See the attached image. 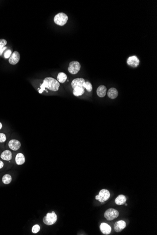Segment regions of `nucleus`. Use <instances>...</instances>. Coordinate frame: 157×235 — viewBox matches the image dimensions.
Segmentation results:
<instances>
[{"mask_svg": "<svg viewBox=\"0 0 157 235\" xmlns=\"http://www.w3.org/2000/svg\"><path fill=\"white\" fill-rule=\"evenodd\" d=\"M40 230V226H39V225H35L32 228V232L34 233V234H36V233H37L38 232H39Z\"/></svg>", "mask_w": 157, "mask_h": 235, "instance_id": "4be33fe9", "label": "nucleus"}, {"mask_svg": "<svg viewBox=\"0 0 157 235\" xmlns=\"http://www.w3.org/2000/svg\"><path fill=\"white\" fill-rule=\"evenodd\" d=\"M2 127H3V125H2V123L0 122V129L2 128Z\"/></svg>", "mask_w": 157, "mask_h": 235, "instance_id": "cd10ccee", "label": "nucleus"}, {"mask_svg": "<svg viewBox=\"0 0 157 235\" xmlns=\"http://www.w3.org/2000/svg\"><path fill=\"white\" fill-rule=\"evenodd\" d=\"M9 147L12 150L17 151L20 148L21 143L19 140L12 139L9 142Z\"/></svg>", "mask_w": 157, "mask_h": 235, "instance_id": "9b49d317", "label": "nucleus"}, {"mask_svg": "<svg viewBox=\"0 0 157 235\" xmlns=\"http://www.w3.org/2000/svg\"><path fill=\"white\" fill-rule=\"evenodd\" d=\"M6 140V137L4 133H0V143L4 142Z\"/></svg>", "mask_w": 157, "mask_h": 235, "instance_id": "b1692460", "label": "nucleus"}, {"mask_svg": "<svg viewBox=\"0 0 157 235\" xmlns=\"http://www.w3.org/2000/svg\"><path fill=\"white\" fill-rule=\"evenodd\" d=\"M100 230L104 235H109L112 231V228L107 223H102L100 226Z\"/></svg>", "mask_w": 157, "mask_h": 235, "instance_id": "f8f14e48", "label": "nucleus"}, {"mask_svg": "<svg viewBox=\"0 0 157 235\" xmlns=\"http://www.w3.org/2000/svg\"><path fill=\"white\" fill-rule=\"evenodd\" d=\"M25 157L23 153H17L16 156V163L18 165H22L25 162Z\"/></svg>", "mask_w": 157, "mask_h": 235, "instance_id": "2eb2a0df", "label": "nucleus"}, {"mask_svg": "<svg viewBox=\"0 0 157 235\" xmlns=\"http://www.w3.org/2000/svg\"><path fill=\"white\" fill-rule=\"evenodd\" d=\"M110 197V193L106 189H102L100 191L98 195L96 196V199L99 202H104L107 200Z\"/></svg>", "mask_w": 157, "mask_h": 235, "instance_id": "39448f33", "label": "nucleus"}, {"mask_svg": "<svg viewBox=\"0 0 157 235\" xmlns=\"http://www.w3.org/2000/svg\"><path fill=\"white\" fill-rule=\"evenodd\" d=\"M59 86L60 84L58 81L53 78L47 77L44 78L43 83L40 86L39 92L40 94H42L46 88L52 91H57Z\"/></svg>", "mask_w": 157, "mask_h": 235, "instance_id": "f257e3e1", "label": "nucleus"}, {"mask_svg": "<svg viewBox=\"0 0 157 235\" xmlns=\"http://www.w3.org/2000/svg\"><path fill=\"white\" fill-rule=\"evenodd\" d=\"M11 56V50H7L4 54V57L5 58H10Z\"/></svg>", "mask_w": 157, "mask_h": 235, "instance_id": "393cba45", "label": "nucleus"}, {"mask_svg": "<svg viewBox=\"0 0 157 235\" xmlns=\"http://www.w3.org/2000/svg\"><path fill=\"white\" fill-rule=\"evenodd\" d=\"M126 227V223L124 221L121 220L116 222L114 226V229L116 232H120L122 231Z\"/></svg>", "mask_w": 157, "mask_h": 235, "instance_id": "1a4fd4ad", "label": "nucleus"}, {"mask_svg": "<svg viewBox=\"0 0 157 235\" xmlns=\"http://www.w3.org/2000/svg\"><path fill=\"white\" fill-rule=\"evenodd\" d=\"M80 64L77 61H73L70 62L68 67V71L71 74H76L80 71Z\"/></svg>", "mask_w": 157, "mask_h": 235, "instance_id": "423d86ee", "label": "nucleus"}, {"mask_svg": "<svg viewBox=\"0 0 157 235\" xmlns=\"http://www.w3.org/2000/svg\"><path fill=\"white\" fill-rule=\"evenodd\" d=\"M83 87L84 88L86 89V90L88 92H90L92 91V89H93L91 84L88 81L84 82Z\"/></svg>", "mask_w": 157, "mask_h": 235, "instance_id": "412c9836", "label": "nucleus"}, {"mask_svg": "<svg viewBox=\"0 0 157 235\" xmlns=\"http://www.w3.org/2000/svg\"><path fill=\"white\" fill-rule=\"evenodd\" d=\"M7 41L5 39H0V51L4 48L7 44Z\"/></svg>", "mask_w": 157, "mask_h": 235, "instance_id": "5701e85b", "label": "nucleus"}, {"mask_svg": "<svg viewBox=\"0 0 157 235\" xmlns=\"http://www.w3.org/2000/svg\"><path fill=\"white\" fill-rule=\"evenodd\" d=\"M57 217L55 212L48 213L43 219V222L47 225H52L57 221Z\"/></svg>", "mask_w": 157, "mask_h": 235, "instance_id": "f03ea898", "label": "nucleus"}, {"mask_svg": "<svg viewBox=\"0 0 157 235\" xmlns=\"http://www.w3.org/2000/svg\"><path fill=\"white\" fill-rule=\"evenodd\" d=\"M1 158L3 160H5V161H10L12 158V153L11 151L8 150L4 151L1 153Z\"/></svg>", "mask_w": 157, "mask_h": 235, "instance_id": "ddd939ff", "label": "nucleus"}, {"mask_svg": "<svg viewBox=\"0 0 157 235\" xmlns=\"http://www.w3.org/2000/svg\"><path fill=\"white\" fill-rule=\"evenodd\" d=\"M3 166H4V163L1 161H0V169H1V168H3Z\"/></svg>", "mask_w": 157, "mask_h": 235, "instance_id": "bb28decb", "label": "nucleus"}, {"mask_svg": "<svg viewBox=\"0 0 157 235\" xmlns=\"http://www.w3.org/2000/svg\"><path fill=\"white\" fill-rule=\"evenodd\" d=\"M126 200V198L125 196L123 195H120L117 197L115 201V203L117 205H122L125 203Z\"/></svg>", "mask_w": 157, "mask_h": 235, "instance_id": "f3484780", "label": "nucleus"}, {"mask_svg": "<svg viewBox=\"0 0 157 235\" xmlns=\"http://www.w3.org/2000/svg\"><path fill=\"white\" fill-rule=\"evenodd\" d=\"M68 20V16L64 13H59L56 15L54 19L55 24L60 26H63L66 24Z\"/></svg>", "mask_w": 157, "mask_h": 235, "instance_id": "7ed1b4c3", "label": "nucleus"}, {"mask_svg": "<svg viewBox=\"0 0 157 235\" xmlns=\"http://www.w3.org/2000/svg\"><path fill=\"white\" fill-rule=\"evenodd\" d=\"M119 212L118 211L113 208H109L105 212L104 217L108 221H112L118 217Z\"/></svg>", "mask_w": 157, "mask_h": 235, "instance_id": "20e7f679", "label": "nucleus"}, {"mask_svg": "<svg viewBox=\"0 0 157 235\" xmlns=\"http://www.w3.org/2000/svg\"><path fill=\"white\" fill-rule=\"evenodd\" d=\"M85 82V79L83 78H77L73 79L71 83V86L74 89L76 87H83L84 82ZM85 89V88H84Z\"/></svg>", "mask_w": 157, "mask_h": 235, "instance_id": "9d476101", "label": "nucleus"}, {"mask_svg": "<svg viewBox=\"0 0 157 235\" xmlns=\"http://www.w3.org/2000/svg\"><path fill=\"white\" fill-rule=\"evenodd\" d=\"M125 205L126 206H127V205H128V204H127L126 203L125 204Z\"/></svg>", "mask_w": 157, "mask_h": 235, "instance_id": "c85d7f7f", "label": "nucleus"}, {"mask_svg": "<svg viewBox=\"0 0 157 235\" xmlns=\"http://www.w3.org/2000/svg\"><path fill=\"white\" fill-rule=\"evenodd\" d=\"M107 95L110 99H114L117 97L118 95V92L117 90L115 88H110L109 89V90H108Z\"/></svg>", "mask_w": 157, "mask_h": 235, "instance_id": "dca6fc26", "label": "nucleus"}, {"mask_svg": "<svg viewBox=\"0 0 157 235\" xmlns=\"http://www.w3.org/2000/svg\"><path fill=\"white\" fill-rule=\"evenodd\" d=\"M106 87L104 85H101L97 88V91H96L97 95L101 98L104 97L106 95Z\"/></svg>", "mask_w": 157, "mask_h": 235, "instance_id": "4468645a", "label": "nucleus"}, {"mask_svg": "<svg viewBox=\"0 0 157 235\" xmlns=\"http://www.w3.org/2000/svg\"><path fill=\"white\" fill-rule=\"evenodd\" d=\"M6 49H7V47L4 46V48H3V49L0 51V56H1V54H3V52L4 51V50H5Z\"/></svg>", "mask_w": 157, "mask_h": 235, "instance_id": "a878e982", "label": "nucleus"}, {"mask_svg": "<svg viewBox=\"0 0 157 235\" xmlns=\"http://www.w3.org/2000/svg\"><path fill=\"white\" fill-rule=\"evenodd\" d=\"M57 81L60 83H64L67 79V76L64 72L59 73L57 77Z\"/></svg>", "mask_w": 157, "mask_h": 235, "instance_id": "6ab92c4d", "label": "nucleus"}, {"mask_svg": "<svg viewBox=\"0 0 157 235\" xmlns=\"http://www.w3.org/2000/svg\"><path fill=\"white\" fill-rule=\"evenodd\" d=\"M85 89L82 87H76L73 89V94L75 96L78 97L82 95L85 92Z\"/></svg>", "mask_w": 157, "mask_h": 235, "instance_id": "a211bd4d", "label": "nucleus"}, {"mask_svg": "<svg viewBox=\"0 0 157 235\" xmlns=\"http://www.w3.org/2000/svg\"><path fill=\"white\" fill-rule=\"evenodd\" d=\"M126 62L129 66L132 67L136 68L138 67L140 61L136 56H133L128 57L127 59Z\"/></svg>", "mask_w": 157, "mask_h": 235, "instance_id": "0eeeda50", "label": "nucleus"}, {"mask_svg": "<svg viewBox=\"0 0 157 235\" xmlns=\"http://www.w3.org/2000/svg\"><path fill=\"white\" fill-rule=\"evenodd\" d=\"M20 56L19 53L17 51L14 52L11 54L10 58L9 60V64L12 65H15L17 64L20 60Z\"/></svg>", "mask_w": 157, "mask_h": 235, "instance_id": "6e6552de", "label": "nucleus"}, {"mask_svg": "<svg viewBox=\"0 0 157 235\" xmlns=\"http://www.w3.org/2000/svg\"><path fill=\"white\" fill-rule=\"evenodd\" d=\"M2 180H3V182L4 184L8 185V184H10L11 181H12V177H11V175L9 174H6L3 177Z\"/></svg>", "mask_w": 157, "mask_h": 235, "instance_id": "aec40b11", "label": "nucleus"}]
</instances>
